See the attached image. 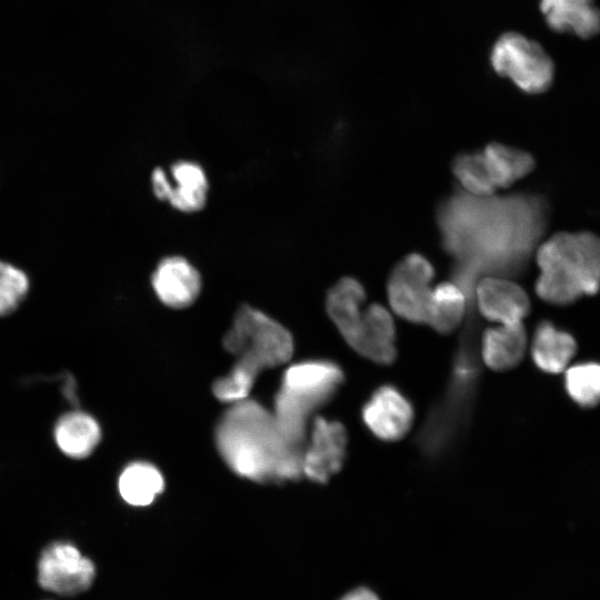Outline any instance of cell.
Wrapping results in <instances>:
<instances>
[{
	"mask_svg": "<svg viewBox=\"0 0 600 600\" xmlns=\"http://www.w3.org/2000/svg\"><path fill=\"white\" fill-rule=\"evenodd\" d=\"M482 156L496 188L509 187L534 168L529 152L498 142L489 143Z\"/></svg>",
	"mask_w": 600,
	"mask_h": 600,
	"instance_id": "19",
	"label": "cell"
},
{
	"mask_svg": "<svg viewBox=\"0 0 600 600\" xmlns=\"http://www.w3.org/2000/svg\"><path fill=\"white\" fill-rule=\"evenodd\" d=\"M340 600H381V598L370 588L358 587L347 592Z\"/></svg>",
	"mask_w": 600,
	"mask_h": 600,
	"instance_id": "25",
	"label": "cell"
},
{
	"mask_svg": "<svg viewBox=\"0 0 600 600\" xmlns=\"http://www.w3.org/2000/svg\"><path fill=\"white\" fill-rule=\"evenodd\" d=\"M224 349L238 360L229 374L218 379L212 391L224 402L244 400L258 373L286 363L293 352L291 333L262 311L242 304L223 337Z\"/></svg>",
	"mask_w": 600,
	"mask_h": 600,
	"instance_id": "2",
	"label": "cell"
},
{
	"mask_svg": "<svg viewBox=\"0 0 600 600\" xmlns=\"http://www.w3.org/2000/svg\"><path fill=\"white\" fill-rule=\"evenodd\" d=\"M100 439L99 423L93 417L81 411L66 413L54 428L57 446L64 454L74 459H82L92 453Z\"/></svg>",
	"mask_w": 600,
	"mask_h": 600,
	"instance_id": "18",
	"label": "cell"
},
{
	"mask_svg": "<svg viewBox=\"0 0 600 600\" xmlns=\"http://www.w3.org/2000/svg\"><path fill=\"white\" fill-rule=\"evenodd\" d=\"M493 71L529 94L546 92L553 83L556 66L544 48L519 32L501 34L492 46Z\"/></svg>",
	"mask_w": 600,
	"mask_h": 600,
	"instance_id": "7",
	"label": "cell"
},
{
	"mask_svg": "<svg viewBox=\"0 0 600 600\" xmlns=\"http://www.w3.org/2000/svg\"><path fill=\"white\" fill-rule=\"evenodd\" d=\"M540 11L554 32L591 39L600 31V12L594 0H540Z\"/></svg>",
	"mask_w": 600,
	"mask_h": 600,
	"instance_id": "15",
	"label": "cell"
},
{
	"mask_svg": "<svg viewBox=\"0 0 600 600\" xmlns=\"http://www.w3.org/2000/svg\"><path fill=\"white\" fill-rule=\"evenodd\" d=\"M218 450L237 474L260 482L297 480L303 449L287 440L274 417L253 400H241L222 416L216 430Z\"/></svg>",
	"mask_w": 600,
	"mask_h": 600,
	"instance_id": "1",
	"label": "cell"
},
{
	"mask_svg": "<svg viewBox=\"0 0 600 600\" xmlns=\"http://www.w3.org/2000/svg\"><path fill=\"white\" fill-rule=\"evenodd\" d=\"M433 277L434 269L422 254L411 253L399 261L387 281L394 313L413 323H427Z\"/></svg>",
	"mask_w": 600,
	"mask_h": 600,
	"instance_id": "8",
	"label": "cell"
},
{
	"mask_svg": "<svg viewBox=\"0 0 600 600\" xmlns=\"http://www.w3.org/2000/svg\"><path fill=\"white\" fill-rule=\"evenodd\" d=\"M366 298V290L357 279L343 277L328 290V316L359 354L380 364H390L397 356L393 319L380 303L364 307Z\"/></svg>",
	"mask_w": 600,
	"mask_h": 600,
	"instance_id": "4",
	"label": "cell"
},
{
	"mask_svg": "<svg viewBox=\"0 0 600 600\" xmlns=\"http://www.w3.org/2000/svg\"><path fill=\"white\" fill-rule=\"evenodd\" d=\"M600 247L591 232H559L537 252L541 273L536 292L544 301L566 306L594 294L599 287Z\"/></svg>",
	"mask_w": 600,
	"mask_h": 600,
	"instance_id": "3",
	"label": "cell"
},
{
	"mask_svg": "<svg viewBox=\"0 0 600 600\" xmlns=\"http://www.w3.org/2000/svg\"><path fill=\"white\" fill-rule=\"evenodd\" d=\"M473 292L480 313L499 324L522 322L530 311L527 292L506 278L483 277L474 284Z\"/></svg>",
	"mask_w": 600,
	"mask_h": 600,
	"instance_id": "12",
	"label": "cell"
},
{
	"mask_svg": "<svg viewBox=\"0 0 600 600\" xmlns=\"http://www.w3.org/2000/svg\"><path fill=\"white\" fill-rule=\"evenodd\" d=\"M452 171L461 186L476 197H490L494 184L488 172L482 153H461L452 163Z\"/></svg>",
	"mask_w": 600,
	"mask_h": 600,
	"instance_id": "22",
	"label": "cell"
},
{
	"mask_svg": "<svg viewBox=\"0 0 600 600\" xmlns=\"http://www.w3.org/2000/svg\"><path fill=\"white\" fill-rule=\"evenodd\" d=\"M577 350L574 338L558 329L550 321H542L534 331L531 354L534 363L544 372L563 371Z\"/></svg>",
	"mask_w": 600,
	"mask_h": 600,
	"instance_id": "17",
	"label": "cell"
},
{
	"mask_svg": "<svg viewBox=\"0 0 600 600\" xmlns=\"http://www.w3.org/2000/svg\"><path fill=\"white\" fill-rule=\"evenodd\" d=\"M28 290L27 274L12 264L0 261V316L12 312Z\"/></svg>",
	"mask_w": 600,
	"mask_h": 600,
	"instance_id": "24",
	"label": "cell"
},
{
	"mask_svg": "<svg viewBox=\"0 0 600 600\" xmlns=\"http://www.w3.org/2000/svg\"><path fill=\"white\" fill-rule=\"evenodd\" d=\"M158 299L173 309L191 306L200 294L202 281L199 271L183 257L162 259L151 277Z\"/></svg>",
	"mask_w": 600,
	"mask_h": 600,
	"instance_id": "14",
	"label": "cell"
},
{
	"mask_svg": "<svg viewBox=\"0 0 600 600\" xmlns=\"http://www.w3.org/2000/svg\"><path fill=\"white\" fill-rule=\"evenodd\" d=\"M362 418L376 437L384 441H397L411 429L413 409L397 388L383 386L363 407Z\"/></svg>",
	"mask_w": 600,
	"mask_h": 600,
	"instance_id": "13",
	"label": "cell"
},
{
	"mask_svg": "<svg viewBox=\"0 0 600 600\" xmlns=\"http://www.w3.org/2000/svg\"><path fill=\"white\" fill-rule=\"evenodd\" d=\"M164 480L160 471L147 462H133L120 474L118 489L129 504L144 507L163 491Z\"/></svg>",
	"mask_w": 600,
	"mask_h": 600,
	"instance_id": "21",
	"label": "cell"
},
{
	"mask_svg": "<svg viewBox=\"0 0 600 600\" xmlns=\"http://www.w3.org/2000/svg\"><path fill=\"white\" fill-rule=\"evenodd\" d=\"M156 197L186 213L200 211L207 202L209 183L202 167L181 160L170 167V177L161 168L151 174Z\"/></svg>",
	"mask_w": 600,
	"mask_h": 600,
	"instance_id": "10",
	"label": "cell"
},
{
	"mask_svg": "<svg viewBox=\"0 0 600 600\" xmlns=\"http://www.w3.org/2000/svg\"><path fill=\"white\" fill-rule=\"evenodd\" d=\"M526 349V330L522 322H517L486 330L480 351L487 367L496 371H506L520 363Z\"/></svg>",
	"mask_w": 600,
	"mask_h": 600,
	"instance_id": "16",
	"label": "cell"
},
{
	"mask_svg": "<svg viewBox=\"0 0 600 600\" xmlns=\"http://www.w3.org/2000/svg\"><path fill=\"white\" fill-rule=\"evenodd\" d=\"M467 302L468 297L458 284H438L431 290L427 323L439 333H451L461 324Z\"/></svg>",
	"mask_w": 600,
	"mask_h": 600,
	"instance_id": "20",
	"label": "cell"
},
{
	"mask_svg": "<svg viewBox=\"0 0 600 600\" xmlns=\"http://www.w3.org/2000/svg\"><path fill=\"white\" fill-rule=\"evenodd\" d=\"M478 373L477 351L460 347L449 390L443 401L432 411L419 437V443L426 452L436 454L441 451L464 421Z\"/></svg>",
	"mask_w": 600,
	"mask_h": 600,
	"instance_id": "6",
	"label": "cell"
},
{
	"mask_svg": "<svg viewBox=\"0 0 600 600\" xmlns=\"http://www.w3.org/2000/svg\"><path fill=\"white\" fill-rule=\"evenodd\" d=\"M342 381V370L329 361H306L286 370L272 414L289 442L303 447L310 413L330 400Z\"/></svg>",
	"mask_w": 600,
	"mask_h": 600,
	"instance_id": "5",
	"label": "cell"
},
{
	"mask_svg": "<svg viewBox=\"0 0 600 600\" xmlns=\"http://www.w3.org/2000/svg\"><path fill=\"white\" fill-rule=\"evenodd\" d=\"M566 389L573 401L583 408H591L599 401L600 368L594 362H583L566 372Z\"/></svg>",
	"mask_w": 600,
	"mask_h": 600,
	"instance_id": "23",
	"label": "cell"
},
{
	"mask_svg": "<svg viewBox=\"0 0 600 600\" xmlns=\"http://www.w3.org/2000/svg\"><path fill=\"white\" fill-rule=\"evenodd\" d=\"M39 583L60 594H76L88 589L94 578V566L70 543H53L41 554Z\"/></svg>",
	"mask_w": 600,
	"mask_h": 600,
	"instance_id": "9",
	"label": "cell"
},
{
	"mask_svg": "<svg viewBox=\"0 0 600 600\" xmlns=\"http://www.w3.org/2000/svg\"><path fill=\"white\" fill-rule=\"evenodd\" d=\"M346 447L344 427L318 417L313 421L310 442L302 452V474L316 482H327L341 469Z\"/></svg>",
	"mask_w": 600,
	"mask_h": 600,
	"instance_id": "11",
	"label": "cell"
}]
</instances>
